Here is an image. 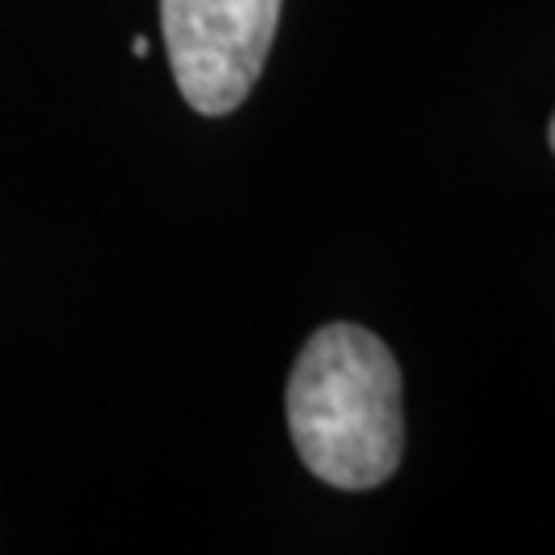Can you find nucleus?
Returning <instances> with one entry per match:
<instances>
[{"label":"nucleus","instance_id":"7ed1b4c3","mask_svg":"<svg viewBox=\"0 0 555 555\" xmlns=\"http://www.w3.org/2000/svg\"><path fill=\"white\" fill-rule=\"evenodd\" d=\"M132 50H137V59H149V38H137L132 41Z\"/></svg>","mask_w":555,"mask_h":555},{"label":"nucleus","instance_id":"f03ea898","mask_svg":"<svg viewBox=\"0 0 555 555\" xmlns=\"http://www.w3.org/2000/svg\"><path fill=\"white\" fill-rule=\"evenodd\" d=\"M284 0H160L165 50L185 103L227 116L251 95Z\"/></svg>","mask_w":555,"mask_h":555},{"label":"nucleus","instance_id":"20e7f679","mask_svg":"<svg viewBox=\"0 0 555 555\" xmlns=\"http://www.w3.org/2000/svg\"><path fill=\"white\" fill-rule=\"evenodd\" d=\"M547 144H552V153H555V116H552V124H547Z\"/></svg>","mask_w":555,"mask_h":555},{"label":"nucleus","instance_id":"f257e3e1","mask_svg":"<svg viewBox=\"0 0 555 555\" xmlns=\"http://www.w3.org/2000/svg\"><path fill=\"white\" fill-rule=\"evenodd\" d=\"M288 433L305 469L337 490H375L403 456V378L371 330L334 321L288 375Z\"/></svg>","mask_w":555,"mask_h":555}]
</instances>
